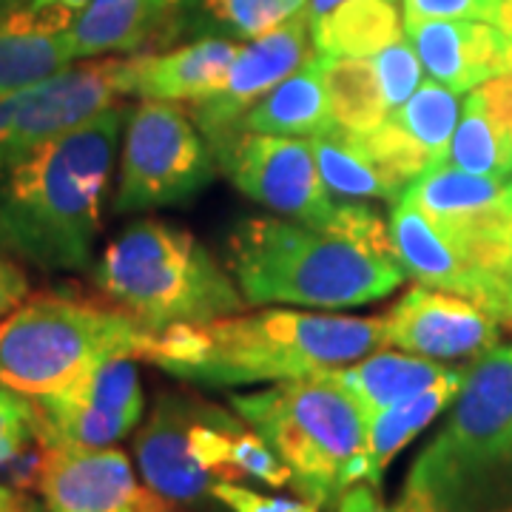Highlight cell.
Listing matches in <instances>:
<instances>
[{"instance_id": "6da1fadb", "label": "cell", "mask_w": 512, "mask_h": 512, "mask_svg": "<svg viewBox=\"0 0 512 512\" xmlns=\"http://www.w3.org/2000/svg\"><path fill=\"white\" fill-rule=\"evenodd\" d=\"M382 345L384 316L356 319L268 308L151 330L140 359L183 382L237 387L328 376Z\"/></svg>"}, {"instance_id": "7a4b0ae2", "label": "cell", "mask_w": 512, "mask_h": 512, "mask_svg": "<svg viewBox=\"0 0 512 512\" xmlns=\"http://www.w3.org/2000/svg\"><path fill=\"white\" fill-rule=\"evenodd\" d=\"M128 114L117 103L0 174V254L55 274L92 265Z\"/></svg>"}, {"instance_id": "3957f363", "label": "cell", "mask_w": 512, "mask_h": 512, "mask_svg": "<svg viewBox=\"0 0 512 512\" xmlns=\"http://www.w3.org/2000/svg\"><path fill=\"white\" fill-rule=\"evenodd\" d=\"M399 512H512V348L495 345L467 376L439 433L413 461Z\"/></svg>"}, {"instance_id": "277c9868", "label": "cell", "mask_w": 512, "mask_h": 512, "mask_svg": "<svg viewBox=\"0 0 512 512\" xmlns=\"http://www.w3.org/2000/svg\"><path fill=\"white\" fill-rule=\"evenodd\" d=\"M228 271L251 305L291 302L305 308H359L404 282L396 259L316 225L248 217L228 234Z\"/></svg>"}, {"instance_id": "5b68a950", "label": "cell", "mask_w": 512, "mask_h": 512, "mask_svg": "<svg viewBox=\"0 0 512 512\" xmlns=\"http://www.w3.org/2000/svg\"><path fill=\"white\" fill-rule=\"evenodd\" d=\"M94 285L148 330L245 311L231 271L188 228L165 220L134 222L111 239L94 265Z\"/></svg>"}, {"instance_id": "8992f818", "label": "cell", "mask_w": 512, "mask_h": 512, "mask_svg": "<svg viewBox=\"0 0 512 512\" xmlns=\"http://www.w3.org/2000/svg\"><path fill=\"white\" fill-rule=\"evenodd\" d=\"M231 407L282 458L305 501L333 507L365 481L370 419L330 373L231 396Z\"/></svg>"}, {"instance_id": "52a82bcc", "label": "cell", "mask_w": 512, "mask_h": 512, "mask_svg": "<svg viewBox=\"0 0 512 512\" xmlns=\"http://www.w3.org/2000/svg\"><path fill=\"white\" fill-rule=\"evenodd\" d=\"M148 333L111 302L37 293L0 319V387L29 399L55 396L109 359H140Z\"/></svg>"}, {"instance_id": "ba28073f", "label": "cell", "mask_w": 512, "mask_h": 512, "mask_svg": "<svg viewBox=\"0 0 512 512\" xmlns=\"http://www.w3.org/2000/svg\"><path fill=\"white\" fill-rule=\"evenodd\" d=\"M217 177V157L197 123L168 100H140L128 114L114 211H148L194 200Z\"/></svg>"}, {"instance_id": "9c48e42d", "label": "cell", "mask_w": 512, "mask_h": 512, "mask_svg": "<svg viewBox=\"0 0 512 512\" xmlns=\"http://www.w3.org/2000/svg\"><path fill=\"white\" fill-rule=\"evenodd\" d=\"M143 55L100 57L80 66H66L49 80L23 92L18 120L9 134L3 171L23 160L37 146L92 123L126 94H137Z\"/></svg>"}, {"instance_id": "30bf717a", "label": "cell", "mask_w": 512, "mask_h": 512, "mask_svg": "<svg viewBox=\"0 0 512 512\" xmlns=\"http://www.w3.org/2000/svg\"><path fill=\"white\" fill-rule=\"evenodd\" d=\"M37 439L46 447H111L143 419V387L134 359L117 356L55 396L32 399Z\"/></svg>"}, {"instance_id": "8fae6325", "label": "cell", "mask_w": 512, "mask_h": 512, "mask_svg": "<svg viewBox=\"0 0 512 512\" xmlns=\"http://www.w3.org/2000/svg\"><path fill=\"white\" fill-rule=\"evenodd\" d=\"M214 157L245 197L282 217L319 228L333 211L311 140L239 131Z\"/></svg>"}, {"instance_id": "7c38bea8", "label": "cell", "mask_w": 512, "mask_h": 512, "mask_svg": "<svg viewBox=\"0 0 512 512\" xmlns=\"http://www.w3.org/2000/svg\"><path fill=\"white\" fill-rule=\"evenodd\" d=\"M311 46V18L305 9H299L271 32L239 46L237 60L220 89L185 103L188 117L197 123L211 151L239 134L245 111L256 106L288 74L296 72L313 55Z\"/></svg>"}, {"instance_id": "4fadbf2b", "label": "cell", "mask_w": 512, "mask_h": 512, "mask_svg": "<svg viewBox=\"0 0 512 512\" xmlns=\"http://www.w3.org/2000/svg\"><path fill=\"white\" fill-rule=\"evenodd\" d=\"M501 339V322L481 305L458 296L416 285L384 313V345L404 353L456 362L478 359Z\"/></svg>"}, {"instance_id": "5bb4252c", "label": "cell", "mask_w": 512, "mask_h": 512, "mask_svg": "<svg viewBox=\"0 0 512 512\" xmlns=\"http://www.w3.org/2000/svg\"><path fill=\"white\" fill-rule=\"evenodd\" d=\"M46 512H171L157 493L143 490L123 450L46 447L37 478Z\"/></svg>"}, {"instance_id": "9a60e30c", "label": "cell", "mask_w": 512, "mask_h": 512, "mask_svg": "<svg viewBox=\"0 0 512 512\" xmlns=\"http://www.w3.org/2000/svg\"><path fill=\"white\" fill-rule=\"evenodd\" d=\"M200 402L191 393H163L134 439L140 476L168 504L200 507L214 501L217 481L202 470L191 447Z\"/></svg>"}, {"instance_id": "2e32d148", "label": "cell", "mask_w": 512, "mask_h": 512, "mask_svg": "<svg viewBox=\"0 0 512 512\" xmlns=\"http://www.w3.org/2000/svg\"><path fill=\"white\" fill-rule=\"evenodd\" d=\"M404 20V37L424 72L450 92L467 94L512 72V37L484 20Z\"/></svg>"}, {"instance_id": "e0dca14e", "label": "cell", "mask_w": 512, "mask_h": 512, "mask_svg": "<svg viewBox=\"0 0 512 512\" xmlns=\"http://www.w3.org/2000/svg\"><path fill=\"white\" fill-rule=\"evenodd\" d=\"M402 197L416 202L453 242L512 214V183L467 174L447 163L427 168Z\"/></svg>"}, {"instance_id": "ac0fdd59", "label": "cell", "mask_w": 512, "mask_h": 512, "mask_svg": "<svg viewBox=\"0 0 512 512\" xmlns=\"http://www.w3.org/2000/svg\"><path fill=\"white\" fill-rule=\"evenodd\" d=\"M180 0H89L69 26L74 60L146 52L174 32Z\"/></svg>"}, {"instance_id": "d6986e66", "label": "cell", "mask_w": 512, "mask_h": 512, "mask_svg": "<svg viewBox=\"0 0 512 512\" xmlns=\"http://www.w3.org/2000/svg\"><path fill=\"white\" fill-rule=\"evenodd\" d=\"M387 228H390L393 256L404 276H413L419 285L458 293L473 302L476 282L464 256L453 245V239L447 237L416 202L407 197L393 202Z\"/></svg>"}, {"instance_id": "ffe728a7", "label": "cell", "mask_w": 512, "mask_h": 512, "mask_svg": "<svg viewBox=\"0 0 512 512\" xmlns=\"http://www.w3.org/2000/svg\"><path fill=\"white\" fill-rule=\"evenodd\" d=\"M239 46L225 37H202L168 55H143L137 94L146 100L191 103L217 92L237 60Z\"/></svg>"}, {"instance_id": "44dd1931", "label": "cell", "mask_w": 512, "mask_h": 512, "mask_svg": "<svg viewBox=\"0 0 512 512\" xmlns=\"http://www.w3.org/2000/svg\"><path fill=\"white\" fill-rule=\"evenodd\" d=\"M336 128L328 89L322 77V57L311 55L279 86L245 111L239 131L276 137H319Z\"/></svg>"}, {"instance_id": "7402d4cb", "label": "cell", "mask_w": 512, "mask_h": 512, "mask_svg": "<svg viewBox=\"0 0 512 512\" xmlns=\"http://www.w3.org/2000/svg\"><path fill=\"white\" fill-rule=\"evenodd\" d=\"M72 63L69 29H55L26 3L0 20V94L32 89Z\"/></svg>"}, {"instance_id": "603a6c76", "label": "cell", "mask_w": 512, "mask_h": 512, "mask_svg": "<svg viewBox=\"0 0 512 512\" xmlns=\"http://www.w3.org/2000/svg\"><path fill=\"white\" fill-rule=\"evenodd\" d=\"M453 367L441 365L436 359H424L413 353H393V350H373L370 356L353 365L333 370V382H339L356 404L370 416L402 404L424 393L427 387L441 382Z\"/></svg>"}, {"instance_id": "cb8c5ba5", "label": "cell", "mask_w": 512, "mask_h": 512, "mask_svg": "<svg viewBox=\"0 0 512 512\" xmlns=\"http://www.w3.org/2000/svg\"><path fill=\"white\" fill-rule=\"evenodd\" d=\"M467 376V367H453L441 382L427 387L424 393L407 399L402 404H393L387 410H379L370 416L367 427V450H365V484L379 487L387 467L393 458L402 453L410 441L419 436L424 427H430L441 413L453 404L461 384Z\"/></svg>"}, {"instance_id": "d4e9b609", "label": "cell", "mask_w": 512, "mask_h": 512, "mask_svg": "<svg viewBox=\"0 0 512 512\" xmlns=\"http://www.w3.org/2000/svg\"><path fill=\"white\" fill-rule=\"evenodd\" d=\"M402 37L396 0H348L311 20V43L319 55L376 57Z\"/></svg>"}, {"instance_id": "484cf974", "label": "cell", "mask_w": 512, "mask_h": 512, "mask_svg": "<svg viewBox=\"0 0 512 512\" xmlns=\"http://www.w3.org/2000/svg\"><path fill=\"white\" fill-rule=\"evenodd\" d=\"M316 168L328 194L345 200H387L396 202L402 191L390 183V177L367 154L362 140L336 126L328 134L311 137Z\"/></svg>"}, {"instance_id": "4316f807", "label": "cell", "mask_w": 512, "mask_h": 512, "mask_svg": "<svg viewBox=\"0 0 512 512\" xmlns=\"http://www.w3.org/2000/svg\"><path fill=\"white\" fill-rule=\"evenodd\" d=\"M319 57L336 126L356 137H365L382 126L390 106L379 86L373 57Z\"/></svg>"}, {"instance_id": "83f0119b", "label": "cell", "mask_w": 512, "mask_h": 512, "mask_svg": "<svg viewBox=\"0 0 512 512\" xmlns=\"http://www.w3.org/2000/svg\"><path fill=\"white\" fill-rule=\"evenodd\" d=\"M444 163L478 177L512 180V134L490 114L478 89L461 103V117Z\"/></svg>"}, {"instance_id": "f1b7e54d", "label": "cell", "mask_w": 512, "mask_h": 512, "mask_svg": "<svg viewBox=\"0 0 512 512\" xmlns=\"http://www.w3.org/2000/svg\"><path fill=\"white\" fill-rule=\"evenodd\" d=\"M458 117H461L458 94L436 80H421L419 89L399 109L390 111V120L399 123L433 157L436 165L444 163L447 157V146L458 126Z\"/></svg>"}, {"instance_id": "f546056e", "label": "cell", "mask_w": 512, "mask_h": 512, "mask_svg": "<svg viewBox=\"0 0 512 512\" xmlns=\"http://www.w3.org/2000/svg\"><path fill=\"white\" fill-rule=\"evenodd\" d=\"M359 140L367 148V154L376 160V165L390 177V183L396 185L402 194L404 188L413 183L416 177H421L427 168L436 165L433 157L399 123L390 120V114H387V120H384L382 126L365 134V137H359Z\"/></svg>"}, {"instance_id": "4dcf8cb0", "label": "cell", "mask_w": 512, "mask_h": 512, "mask_svg": "<svg viewBox=\"0 0 512 512\" xmlns=\"http://www.w3.org/2000/svg\"><path fill=\"white\" fill-rule=\"evenodd\" d=\"M308 0H200V6L237 37L254 40L305 9Z\"/></svg>"}, {"instance_id": "1f68e13d", "label": "cell", "mask_w": 512, "mask_h": 512, "mask_svg": "<svg viewBox=\"0 0 512 512\" xmlns=\"http://www.w3.org/2000/svg\"><path fill=\"white\" fill-rule=\"evenodd\" d=\"M319 228L359 242L370 254L396 259L393 256V245H390V228H387L382 214L376 208H370V205H362V202H339V205H333L330 217Z\"/></svg>"}, {"instance_id": "d6a6232c", "label": "cell", "mask_w": 512, "mask_h": 512, "mask_svg": "<svg viewBox=\"0 0 512 512\" xmlns=\"http://www.w3.org/2000/svg\"><path fill=\"white\" fill-rule=\"evenodd\" d=\"M373 66H376V77H379V86H382L390 111L399 109L404 100L421 86L424 66H421L419 55H416V49L410 46L407 37L382 49L379 55L373 57Z\"/></svg>"}, {"instance_id": "836d02e7", "label": "cell", "mask_w": 512, "mask_h": 512, "mask_svg": "<svg viewBox=\"0 0 512 512\" xmlns=\"http://www.w3.org/2000/svg\"><path fill=\"white\" fill-rule=\"evenodd\" d=\"M35 402L9 387H0V467L37 444Z\"/></svg>"}, {"instance_id": "e575fe53", "label": "cell", "mask_w": 512, "mask_h": 512, "mask_svg": "<svg viewBox=\"0 0 512 512\" xmlns=\"http://www.w3.org/2000/svg\"><path fill=\"white\" fill-rule=\"evenodd\" d=\"M231 464L239 478H254L268 487H288L291 484V470L282 464V458L265 444V439L254 433L248 424L242 427L231 447Z\"/></svg>"}, {"instance_id": "d590c367", "label": "cell", "mask_w": 512, "mask_h": 512, "mask_svg": "<svg viewBox=\"0 0 512 512\" xmlns=\"http://www.w3.org/2000/svg\"><path fill=\"white\" fill-rule=\"evenodd\" d=\"M214 501L231 512H322L305 498H276L242 487L239 481H222L214 487Z\"/></svg>"}, {"instance_id": "8d00e7d4", "label": "cell", "mask_w": 512, "mask_h": 512, "mask_svg": "<svg viewBox=\"0 0 512 512\" xmlns=\"http://www.w3.org/2000/svg\"><path fill=\"white\" fill-rule=\"evenodd\" d=\"M501 0H402L410 20H484L495 23Z\"/></svg>"}, {"instance_id": "74e56055", "label": "cell", "mask_w": 512, "mask_h": 512, "mask_svg": "<svg viewBox=\"0 0 512 512\" xmlns=\"http://www.w3.org/2000/svg\"><path fill=\"white\" fill-rule=\"evenodd\" d=\"M29 296V276L20 268V262L0 254V319L18 308Z\"/></svg>"}, {"instance_id": "f35d334b", "label": "cell", "mask_w": 512, "mask_h": 512, "mask_svg": "<svg viewBox=\"0 0 512 512\" xmlns=\"http://www.w3.org/2000/svg\"><path fill=\"white\" fill-rule=\"evenodd\" d=\"M333 512H399V507H387L379 498V487L373 484H353L333 507Z\"/></svg>"}, {"instance_id": "ab89813d", "label": "cell", "mask_w": 512, "mask_h": 512, "mask_svg": "<svg viewBox=\"0 0 512 512\" xmlns=\"http://www.w3.org/2000/svg\"><path fill=\"white\" fill-rule=\"evenodd\" d=\"M26 6L55 29H69L74 18L89 6V0H29Z\"/></svg>"}, {"instance_id": "60d3db41", "label": "cell", "mask_w": 512, "mask_h": 512, "mask_svg": "<svg viewBox=\"0 0 512 512\" xmlns=\"http://www.w3.org/2000/svg\"><path fill=\"white\" fill-rule=\"evenodd\" d=\"M23 92H26V89H23ZM23 92L0 94V174H3V154H6V143H9V134H12V128H15V120H18Z\"/></svg>"}, {"instance_id": "b9f144b4", "label": "cell", "mask_w": 512, "mask_h": 512, "mask_svg": "<svg viewBox=\"0 0 512 512\" xmlns=\"http://www.w3.org/2000/svg\"><path fill=\"white\" fill-rule=\"evenodd\" d=\"M0 512H46V507L23 487H9L0 481Z\"/></svg>"}, {"instance_id": "7bdbcfd3", "label": "cell", "mask_w": 512, "mask_h": 512, "mask_svg": "<svg viewBox=\"0 0 512 512\" xmlns=\"http://www.w3.org/2000/svg\"><path fill=\"white\" fill-rule=\"evenodd\" d=\"M501 325H510L512 328V242L507 271H504V285H501Z\"/></svg>"}, {"instance_id": "ee69618b", "label": "cell", "mask_w": 512, "mask_h": 512, "mask_svg": "<svg viewBox=\"0 0 512 512\" xmlns=\"http://www.w3.org/2000/svg\"><path fill=\"white\" fill-rule=\"evenodd\" d=\"M342 3H348V0H308V3H305V12H308V18L316 20L322 18L325 12H330V9L342 6Z\"/></svg>"}, {"instance_id": "f6af8a7d", "label": "cell", "mask_w": 512, "mask_h": 512, "mask_svg": "<svg viewBox=\"0 0 512 512\" xmlns=\"http://www.w3.org/2000/svg\"><path fill=\"white\" fill-rule=\"evenodd\" d=\"M23 3H29V0H0V20L6 18V15H12Z\"/></svg>"}, {"instance_id": "bcb514c9", "label": "cell", "mask_w": 512, "mask_h": 512, "mask_svg": "<svg viewBox=\"0 0 512 512\" xmlns=\"http://www.w3.org/2000/svg\"><path fill=\"white\" fill-rule=\"evenodd\" d=\"M510 183H512V180H510Z\"/></svg>"}]
</instances>
